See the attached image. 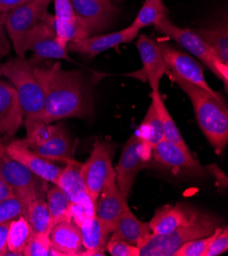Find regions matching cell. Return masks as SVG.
<instances>
[{
    "label": "cell",
    "mask_w": 228,
    "mask_h": 256,
    "mask_svg": "<svg viewBox=\"0 0 228 256\" xmlns=\"http://www.w3.org/2000/svg\"><path fill=\"white\" fill-rule=\"evenodd\" d=\"M81 166L82 164L75 158L69 160L56 184L63 190L71 202L88 194L81 176Z\"/></svg>",
    "instance_id": "24"
},
{
    "label": "cell",
    "mask_w": 228,
    "mask_h": 256,
    "mask_svg": "<svg viewBox=\"0 0 228 256\" xmlns=\"http://www.w3.org/2000/svg\"><path fill=\"white\" fill-rule=\"evenodd\" d=\"M52 243L49 234H34L25 246L23 255L25 256H48L52 253Z\"/></svg>",
    "instance_id": "36"
},
{
    "label": "cell",
    "mask_w": 228,
    "mask_h": 256,
    "mask_svg": "<svg viewBox=\"0 0 228 256\" xmlns=\"http://www.w3.org/2000/svg\"><path fill=\"white\" fill-rule=\"evenodd\" d=\"M138 33L139 30L130 24L129 27L118 32L73 40L67 44V50L68 52H75L88 58H93L111 48L133 41L137 37Z\"/></svg>",
    "instance_id": "16"
},
{
    "label": "cell",
    "mask_w": 228,
    "mask_h": 256,
    "mask_svg": "<svg viewBox=\"0 0 228 256\" xmlns=\"http://www.w3.org/2000/svg\"><path fill=\"white\" fill-rule=\"evenodd\" d=\"M150 235L148 222L139 220L129 208L118 220L110 239H120L140 249L146 244Z\"/></svg>",
    "instance_id": "20"
},
{
    "label": "cell",
    "mask_w": 228,
    "mask_h": 256,
    "mask_svg": "<svg viewBox=\"0 0 228 256\" xmlns=\"http://www.w3.org/2000/svg\"><path fill=\"white\" fill-rule=\"evenodd\" d=\"M11 222L0 224V256L6 255L8 252V236Z\"/></svg>",
    "instance_id": "42"
},
{
    "label": "cell",
    "mask_w": 228,
    "mask_h": 256,
    "mask_svg": "<svg viewBox=\"0 0 228 256\" xmlns=\"http://www.w3.org/2000/svg\"><path fill=\"white\" fill-rule=\"evenodd\" d=\"M220 220L208 212L196 208L193 214L172 232L165 235L151 234L139 256H173L174 252L188 241L207 237L220 226Z\"/></svg>",
    "instance_id": "3"
},
{
    "label": "cell",
    "mask_w": 228,
    "mask_h": 256,
    "mask_svg": "<svg viewBox=\"0 0 228 256\" xmlns=\"http://www.w3.org/2000/svg\"><path fill=\"white\" fill-rule=\"evenodd\" d=\"M228 250V230L227 228L219 226L216 230L214 238L212 239L205 256H217Z\"/></svg>",
    "instance_id": "39"
},
{
    "label": "cell",
    "mask_w": 228,
    "mask_h": 256,
    "mask_svg": "<svg viewBox=\"0 0 228 256\" xmlns=\"http://www.w3.org/2000/svg\"><path fill=\"white\" fill-rule=\"evenodd\" d=\"M97 200L95 216L105 231L110 235L122 214L129 210L127 198L123 195L117 185L115 168L109 174Z\"/></svg>",
    "instance_id": "11"
},
{
    "label": "cell",
    "mask_w": 228,
    "mask_h": 256,
    "mask_svg": "<svg viewBox=\"0 0 228 256\" xmlns=\"http://www.w3.org/2000/svg\"><path fill=\"white\" fill-rule=\"evenodd\" d=\"M28 204L16 195L0 201V224L12 222L21 216H25Z\"/></svg>",
    "instance_id": "35"
},
{
    "label": "cell",
    "mask_w": 228,
    "mask_h": 256,
    "mask_svg": "<svg viewBox=\"0 0 228 256\" xmlns=\"http://www.w3.org/2000/svg\"><path fill=\"white\" fill-rule=\"evenodd\" d=\"M155 28L159 33L172 38L202 62V64L223 82L225 90H227L228 64H225L219 60L214 50L202 40L195 31L177 27L168 18V16L157 22Z\"/></svg>",
    "instance_id": "5"
},
{
    "label": "cell",
    "mask_w": 228,
    "mask_h": 256,
    "mask_svg": "<svg viewBox=\"0 0 228 256\" xmlns=\"http://www.w3.org/2000/svg\"><path fill=\"white\" fill-rule=\"evenodd\" d=\"M167 16L168 10L163 0H145L131 26L140 31L149 26H155Z\"/></svg>",
    "instance_id": "32"
},
{
    "label": "cell",
    "mask_w": 228,
    "mask_h": 256,
    "mask_svg": "<svg viewBox=\"0 0 228 256\" xmlns=\"http://www.w3.org/2000/svg\"><path fill=\"white\" fill-rule=\"evenodd\" d=\"M23 110L14 86L0 82V136L13 137L23 124Z\"/></svg>",
    "instance_id": "18"
},
{
    "label": "cell",
    "mask_w": 228,
    "mask_h": 256,
    "mask_svg": "<svg viewBox=\"0 0 228 256\" xmlns=\"http://www.w3.org/2000/svg\"><path fill=\"white\" fill-rule=\"evenodd\" d=\"M136 133L151 149L165 139L163 124L153 102L150 104L146 116Z\"/></svg>",
    "instance_id": "30"
},
{
    "label": "cell",
    "mask_w": 228,
    "mask_h": 256,
    "mask_svg": "<svg viewBox=\"0 0 228 256\" xmlns=\"http://www.w3.org/2000/svg\"><path fill=\"white\" fill-rule=\"evenodd\" d=\"M0 76H2V70H0Z\"/></svg>",
    "instance_id": "45"
},
{
    "label": "cell",
    "mask_w": 228,
    "mask_h": 256,
    "mask_svg": "<svg viewBox=\"0 0 228 256\" xmlns=\"http://www.w3.org/2000/svg\"><path fill=\"white\" fill-rule=\"evenodd\" d=\"M58 20H69L76 18L71 0H55V14Z\"/></svg>",
    "instance_id": "40"
},
{
    "label": "cell",
    "mask_w": 228,
    "mask_h": 256,
    "mask_svg": "<svg viewBox=\"0 0 228 256\" xmlns=\"http://www.w3.org/2000/svg\"><path fill=\"white\" fill-rule=\"evenodd\" d=\"M22 50L24 56L27 51H33L39 58L71 62L67 47L59 42L55 31L44 22L37 24L25 35Z\"/></svg>",
    "instance_id": "15"
},
{
    "label": "cell",
    "mask_w": 228,
    "mask_h": 256,
    "mask_svg": "<svg viewBox=\"0 0 228 256\" xmlns=\"http://www.w3.org/2000/svg\"><path fill=\"white\" fill-rule=\"evenodd\" d=\"M151 102H153L155 108L161 118L162 124H163V130H164V136L165 139L169 142L175 144L176 146L180 147L184 151H189L186 143L183 140V137L181 136L180 131L177 128L175 122L173 120L172 116H170L165 102L162 99V96L160 95L159 90H154L151 92Z\"/></svg>",
    "instance_id": "28"
},
{
    "label": "cell",
    "mask_w": 228,
    "mask_h": 256,
    "mask_svg": "<svg viewBox=\"0 0 228 256\" xmlns=\"http://www.w3.org/2000/svg\"><path fill=\"white\" fill-rule=\"evenodd\" d=\"M151 148H149L135 133L126 142L121 153V158L114 168L116 181L120 191L128 198L135 178L139 170L149 166Z\"/></svg>",
    "instance_id": "7"
},
{
    "label": "cell",
    "mask_w": 228,
    "mask_h": 256,
    "mask_svg": "<svg viewBox=\"0 0 228 256\" xmlns=\"http://www.w3.org/2000/svg\"><path fill=\"white\" fill-rule=\"evenodd\" d=\"M151 156L157 164L172 170L177 176H199L207 174V168L199 166L190 151H184L166 139L151 149Z\"/></svg>",
    "instance_id": "14"
},
{
    "label": "cell",
    "mask_w": 228,
    "mask_h": 256,
    "mask_svg": "<svg viewBox=\"0 0 228 256\" xmlns=\"http://www.w3.org/2000/svg\"><path fill=\"white\" fill-rule=\"evenodd\" d=\"M42 22L47 24L55 31L57 39L63 46L67 47V44L73 40L85 39L88 37L77 16L73 20H62L47 12Z\"/></svg>",
    "instance_id": "26"
},
{
    "label": "cell",
    "mask_w": 228,
    "mask_h": 256,
    "mask_svg": "<svg viewBox=\"0 0 228 256\" xmlns=\"http://www.w3.org/2000/svg\"><path fill=\"white\" fill-rule=\"evenodd\" d=\"M195 210V208L184 202H179L175 206L167 204L158 208L154 218L148 222L151 234L165 235L172 232L188 220Z\"/></svg>",
    "instance_id": "19"
},
{
    "label": "cell",
    "mask_w": 228,
    "mask_h": 256,
    "mask_svg": "<svg viewBox=\"0 0 228 256\" xmlns=\"http://www.w3.org/2000/svg\"><path fill=\"white\" fill-rule=\"evenodd\" d=\"M24 216L26 218L34 234H50L52 232L54 224L45 197L31 201Z\"/></svg>",
    "instance_id": "27"
},
{
    "label": "cell",
    "mask_w": 228,
    "mask_h": 256,
    "mask_svg": "<svg viewBox=\"0 0 228 256\" xmlns=\"http://www.w3.org/2000/svg\"><path fill=\"white\" fill-rule=\"evenodd\" d=\"M158 45L169 70H171V74L206 90L219 99H223L221 94L214 91L208 85L204 76V70L196 60L166 43H158Z\"/></svg>",
    "instance_id": "12"
},
{
    "label": "cell",
    "mask_w": 228,
    "mask_h": 256,
    "mask_svg": "<svg viewBox=\"0 0 228 256\" xmlns=\"http://www.w3.org/2000/svg\"><path fill=\"white\" fill-rule=\"evenodd\" d=\"M52 0H30L6 14L5 29L18 56L24 58L23 40L32 28L43 20Z\"/></svg>",
    "instance_id": "8"
},
{
    "label": "cell",
    "mask_w": 228,
    "mask_h": 256,
    "mask_svg": "<svg viewBox=\"0 0 228 256\" xmlns=\"http://www.w3.org/2000/svg\"><path fill=\"white\" fill-rule=\"evenodd\" d=\"M32 64L44 94V122L90 116L91 97L81 72L66 70L60 62Z\"/></svg>",
    "instance_id": "1"
},
{
    "label": "cell",
    "mask_w": 228,
    "mask_h": 256,
    "mask_svg": "<svg viewBox=\"0 0 228 256\" xmlns=\"http://www.w3.org/2000/svg\"><path fill=\"white\" fill-rule=\"evenodd\" d=\"M0 174L11 186L16 196L30 203L45 197L47 182L31 172L26 166L12 158L6 152V145L0 141Z\"/></svg>",
    "instance_id": "6"
},
{
    "label": "cell",
    "mask_w": 228,
    "mask_h": 256,
    "mask_svg": "<svg viewBox=\"0 0 228 256\" xmlns=\"http://www.w3.org/2000/svg\"><path fill=\"white\" fill-rule=\"evenodd\" d=\"M171 76L190 99L200 130L217 154H221L228 142V112L223 99L173 74Z\"/></svg>",
    "instance_id": "2"
},
{
    "label": "cell",
    "mask_w": 228,
    "mask_h": 256,
    "mask_svg": "<svg viewBox=\"0 0 228 256\" xmlns=\"http://www.w3.org/2000/svg\"><path fill=\"white\" fill-rule=\"evenodd\" d=\"M7 12H0V58L7 56L10 52V44L6 37L5 18Z\"/></svg>",
    "instance_id": "41"
},
{
    "label": "cell",
    "mask_w": 228,
    "mask_h": 256,
    "mask_svg": "<svg viewBox=\"0 0 228 256\" xmlns=\"http://www.w3.org/2000/svg\"><path fill=\"white\" fill-rule=\"evenodd\" d=\"M96 202L89 196L85 194L76 201L71 202L70 214L72 222H74L78 226H80L87 220L95 216Z\"/></svg>",
    "instance_id": "34"
},
{
    "label": "cell",
    "mask_w": 228,
    "mask_h": 256,
    "mask_svg": "<svg viewBox=\"0 0 228 256\" xmlns=\"http://www.w3.org/2000/svg\"><path fill=\"white\" fill-rule=\"evenodd\" d=\"M106 250L113 256H139V248L120 239H110Z\"/></svg>",
    "instance_id": "38"
},
{
    "label": "cell",
    "mask_w": 228,
    "mask_h": 256,
    "mask_svg": "<svg viewBox=\"0 0 228 256\" xmlns=\"http://www.w3.org/2000/svg\"><path fill=\"white\" fill-rule=\"evenodd\" d=\"M6 152L12 158L26 166L31 172L42 180L47 183L57 184L63 168L36 154L25 139L12 141L6 146Z\"/></svg>",
    "instance_id": "17"
},
{
    "label": "cell",
    "mask_w": 228,
    "mask_h": 256,
    "mask_svg": "<svg viewBox=\"0 0 228 256\" xmlns=\"http://www.w3.org/2000/svg\"><path fill=\"white\" fill-rule=\"evenodd\" d=\"M217 54L219 60L228 64V27L227 22H219L210 27L194 30Z\"/></svg>",
    "instance_id": "25"
},
{
    "label": "cell",
    "mask_w": 228,
    "mask_h": 256,
    "mask_svg": "<svg viewBox=\"0 0 228 256\" xmlns=\"http://www.w3.org/2000/svg\"><path fill=\"white\" fill-rule=\"evenodd\" d=\"M215 233L216 231L210 236L188 241L177 249L173 256H205L207 249L215 236Z\"/></svg>",
    "instance_id": "37"
},
{
    "label": "cell",
    "mask_w": 228,
    "mask_h": 256,
    "mask_svg": "<svg viewBox=\"0 0 228 256\" xmlns=\"http://www.w3.org/2000/svg\"><path fill=\"white\" fill-rule=\"evenodd\" d=\"M36 154L49 162H60L66 164L72 156V142L65 130L60 124L56 134L45 143L31 148Z\"/></svg>",
    "instance_id": "22"
},
{
    "label": "cell",
    "mask_w": 228,
    "mask_h": 256,
    "mask_svg": "<svg viewBox=\"0 0 228 256\" xmlns=\"http://www.w3.org/2000/svg\"><path fill=\"white\" fill-rule=\"evenodd\" d=\"M71 2L88 37L109 28L118 12L113 0H71Z\"/></svg>",
    "instance_id": "13"
},
{
    "label": "cell",
    "mask_w": 228,
    "mask_h": 256,
    "mask_svg": "<svg viewBox=\"0 0 228 256\" xmlns=\"http://www.w3.org/2000/svg\"><path fill=\"white\" fill-rule=\"evenodd\" d=\"M136 47L142 62V68L125 76L144 83L148 82L153 91L159 90L160 82L169 70V68L162 56L158 42L145 35H140L136 42Z\"/></svg>",
    "instance_id": "10"
},
{
    "label": "cell",
    "mask_w": 228,
    "mask_h": 256,
    "mask_svg": "<svg viewBox=\"0 0 228 256\" xmlns=\"http://www.w3.org/2000/svg\"><path fill=\"white\" fill-rule=\"evenodd\" d=\"M45 200L50 216H52L54 226L63 222H72L70 214L71 201L59 186L55 185L47 189Z\"/></svg>",
    "instance_id": "31"
},
{
    "label": "cell",
    "mask_w": 228,
    "mask_h": 256,
    "mask_svg": "<svg viewBox=\"0 0 228 256\" xmlns=\"http://www.w3.org/2000/svg\"><path fill=\"white\" fill-rule=\"evenodd\" d=\"M114 149L113 144L97 140L93 144L89 158L82 164L81 176L86 191L95 202H97L109 174L114 170L112 164Z\"/></svg>",
    "instance_id": "9"
},
{
    "label": "cell",
    "mask_w": 228,
    "mask_h": 256,
    "mask_svg": "<svg viewBox=\"0 0 228 256\" xmlns=\"http://www.w3.org/2000/svg\"><path fill=\"white\" fill-rule=\"evenodd\" d=\"M27 136L26 142L30 148L41 145L52 138L58 131L60 124H46L43 120H25Z\"/></svg>",
    "instance_id": "33"
},
{
    "label": "cell",
    "mask_w": 228,
    "mask_h": 256,
    "mask_svg": "<svg viewBox=\"0 0 228 256\" xmlns=\"http://www.w3.org/2000/svg\"><path fill=\"white\" fill-rule=\"evenodd\" d=\"M79 228L85 251H80L78 255H105L109 234L96 216L84 222Z\"/></svg>",
    "instance_id": "23"
},
{
    "label": "cell",
    "mask_w": 228,
    "mask_h": 256,
    "mask_svg": "<svg viewBox=\"0 0 228 256\" xmlns=\"http://www.w3.org/2000/svg\"><path fill=\"white\" fill-rule=\"evenodd\" d=\"M113 2H115V0H113Z\"/></svg>",
    "instance_id": "46"
},
{
    "label": "cell",
    "mask_w": 228,
    "mask_h": 256,
    "mask_svg": "<svg viewBox=\"0 0 228 256\" xmlns=\"http://www.w3.org/2000/svg\"><path fill=\"white\" fill-rule=\"evenodd\" d=\"M33 232L26 218L21 216L10 224L8 236V252L6 255H23L25 246L27 245Z\"/></svg>",
    "instance_id": "29"
},
{
    "label": "cell",
    "mask_w": 228,
    "mask_h": 256,
    "mask_svg": "<svg viewBox=\"0 0 228 256\" xmlns=\"http://www.w3.org/2000/svg\"><path fill=\"white\" fill-rule=\"evenodd\" d=\"M49 238L53 249L60 256L78 255L83 247L80 228L74 222H63L56 224Z\"/></svg>",
    "instance_id": "21"
},
{
    "label": "cell",
    "mask_w": 228,
    "mask_h": 256,
    "mask_svg": "<svg viewBox=\"0 0 228 256\" xmlns=\"http://www.w3.org/2000/svg\"><path fill=\"white\" fill-rule=\"evenodd\" d=\"M28 2L30 0H0V12H8Z\"/></svg>",
    "instance_id": "43"
},
{
    "label": "cell",
    "mask_w": 228,
    "mask_h": 256,
    "mask_svg": "<svg viewBox=\"0 0 228 256\" xmlns=\"http://www.w3.org/2000/svg\"><path fill=\"white\" fill-rule=\"evenodd\" d=\"M15 193L13 191V189L11 188V186L6 182L5 178L0 174V201L9 198L11 196H14Z\"/></svg>",
    "instance_id": "44"
},
{
    "label": "cell",
    "mask_w": 228,
    "mask_h": 256,
    "mask_svg": "<svg viewBox=\"0 0 228 256\" xmlns=\"http://www.w3.org/2000/svg\"><path fill=\"white\" fill-rule=\"evenodd\" d=\"M0 70L17 91L25 120H43L44 94L32 62L18 56L0 64Z\"/></svg>",
    "instance_id": "4"
}]
</instances>
